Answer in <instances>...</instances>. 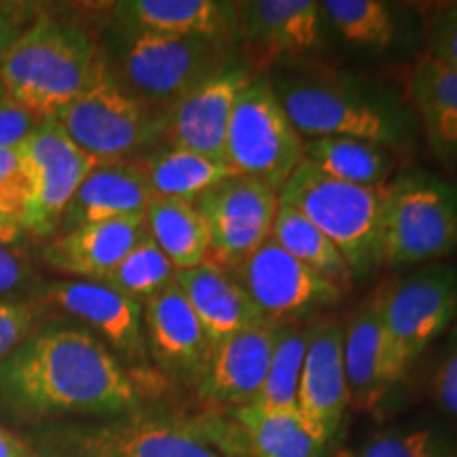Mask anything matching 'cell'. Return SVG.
<instances>
[{"label":"cell","instance_id":"6","mask_svg":"<svg viewBox=\"0 0 457 457\" xmlns=\"http://www.w3.org/2000/svg\"><path fill=\"white\" fill-rule=\"evenodd\" d=\"M384 188L347 185L313 168L310 162L279 188L278 199L327 236L353 273V279L369 278L379 270V210Z\"/></svg>","mask_w":457,"mask_h":457},{"label":"cell","instance_id":"18","mask_svg":"<svg viewBox=\"0 0 457 457\" xmlns=\"http://www.w3.org/2000/svg\"><path fill=\"white\" fill-rule=\"evenodd\" d=\"M142 320L159 362L171 373L202 379L212 356V343L179 284H170L146 301L142 305Z\"/></svg>","mask_w":457,"mask_h":457},{"label":"cell","instance_id":"24","mask_svg":"<svg viewBox=\"0 0 457 457\" xmlns=\"http://www.w3.org/2000/svg\"><path fill=\"white\" fill-rule=\"evenodd\" d=\"M47 299L98 330L119 352L134 356L142 350V305L117 290L91 279H66L49 286Z\"/></svg>","mask_w":457,"mask_h":457},{"label":"cell","instance_id":"36","mask_svg":"<svg viewBox=\"0 0 457 457\" xmlns=\"http://www.w3.org/2000/svg\"><path fill=\"white\" fill-rule=\"evenodd\" d=\"M426 60L457 72V3L441 4L424 24Z\"/></svg>","mask_w":457,"mask_h":457},{"label":"cell","instance_id":"29","mask_svg":"<svg viewBox=\"0 0 457 457\" xmlns=\"http://www.w3.org/2000/svg\"><path fill=\"white\" fill-rule=\"evenodd\" d=\"M253 457H324L327 447L303 420L299 409L261 404L233 411Z\"/></svg>","mask_w":457,"mask_h":457},{"label":"cell","instance_id":"39","mask_svg":"<svg viewBox=\"0 0 457 457\" xmlns=\"http://www.w3.org/2000/svg\"><path fill=\"white\" fill-rule=\"evenodd\" d=\"M32 312L21 303L0 301V362L9 358L30 328Z\"/></svg>","mask_w":457,"mask_h":457},{"label":"cell","instance_id":"33","mask_svg":"<svg viewBox=\"0 0 457 457\" xmlns=\"http://www.w3.org/2000/svg\"><path fill=\"white\" fill-rule=\"evenodd\" d=\"M176 270L168 256H165L153 237L145 231L138 244L123 256V261L108 271L100 284L117 290L119 295L145 305L153 296L174 284Z\"/></svg>","mask_w":457,"mask_h":457},{"label":"cell","instance_id":"35","mask_svg":"<svg viewBox=\"0 0 457 457\" xmlns=\"http://www.w3.org/2000/svg\"><path fill=\"white\" fill-rule=\"evenodd\" d=\"M28 174L21 146L0 151V216L21 227L28 205Z\"/></svg>","mask_w":457,"mask_h":457},{"label":"cell","instance_id":"40","mask_svg":"<svg viewBox=\"0 0 457 457\" xmlns=\"http://www.w3.org/2000/svg\"><path fill=\"white\" fill-rule=\"evenodd\" d=\"M26 9L20 4H0V62L26 30Z\"/></svg>","mask_w":457,"mask_h":457},{"label":"cell","instance_id":"26","mask_svg":"<svg viewBox=\"0 0 457 457\" xmlns=\"http://www.w3.org/2000/svg\"><path fill=\"white\" fill-rule=\"evenodd\" d=\"M85 447L91 457H220L195 432L163 421L104 428Z\"/></svg>","mask_w":457,"mask_h":457},{"label":"cell","instance_id":"8","mask_svg":"<svg viewBox=\"0 0 457 457\" xmlns=\"http://www.w3.org/2000/svg\"><path fill=\"white\" fill-rule=\"evenodd\" d=\"M303 146L305 140L296 134L267 77L254 74L233 108L225 163L236 174L267 182L279 193L303 163Z\"/></svg>","mask_w":457,"mask_h":457},{"label":"cell","instance_id":"28","mask_svg":"<svg viewBox=\"0 0 457 457\" xmlns=\"http://www.w3.org/2000/svg\"><path fill=\"white\" fill-rule=\"evenodd\" d=\"M303 159L330 179L367 188H384L396 168L387 146L343 136L305 140Z\"/></svg>","mask_w":457,"mask_h":457},{"label":"cell","instance_id":"34","mask_svg":"<svg viewBox=\"0 0 457 457\" xmlns=\"http://www.w3.org/2000/svg\"><path fill=\"white\" fill-rule=\"evenodd\" d=\"M356 457H457V438L445 426H404L377 432Z\"/></svg>","mask_w":457,"mask_h":457},{"label":"cell","instance_id":"25","mask_svg":"<svg viewBox=\"0 0 457 457\" xmlns=\"http://www.w3.org/2000/svg\"><path fill=\"white\" fill-rule=\"evenodd\" d=\"M409 96L432 155L457 171V72L436 62H420Z\"/></svg>","mask_w":457,"mask_h":457},{"label":"cell","instance_id":"32","mask_svg":"<svg viewBox=\"0 0 457 457\" xmlns=\"http://www.w3.org/2000/svg\"><path fill=\"white\" fill-rule=\"evenodd\" d=\"M310 330L312 322L278 327L265 384H262L259 400L254 404H261L265 409H296V394H299Z\"/></svg>","mask_w":457,"mask_h":457},{"label":"cell","instance_id":"17","mask_svg":"<svg viewBox=\"0 0 457 457\" xmlns=\"http://www.w3.org/2000/svg\"><path fill=\"white\" fill-rule=\"evenodd\" d=\"M276 335V324L262 322L214 345L199 379L202 396L233 411L254 404L265 384Z\"/></svg>","mask_w":457,"mask_h":457},{"label":"cell","instance_id":"16","mask_svg":"<svg viewBox=\"0 0 457 457\" xmlns=\"http://www.w3.org/2000/svg\"><path fill=\"white\" fill-rule=\"evenodd\" d=\"M322 26L345 47L360 54L386 55L413 51L424 43V24L409 4L387 0H322Z\"/></svg>","mask_w":457,"mask_h":457},{"label":"cell","instance_id":"22","mask_svg":"<svg viewBox=\"0 0 457 457\" xmlns=\"http://www.w3.org/2000/svg\"><path fill=\"white\" fill-rule=\"evenodd\" d=\"M153 195L134 162H98L68 204L62 227L71 231L89 222L145 216Z\"/></svg>","mask_w":457,"mask_h":457},{"label":"cell","instance_id":"10","mask_svg":"<svg viewBox=\"0 0 457 457\" xmlns=\"http://www.w3.org/2000/svg\"><path fill=\"white\" fill-rule=\"evenodd\" d=\"M265 322H310L318 312L345 299V290L290 256L271 236L228 270Z\"/></svg>","mask_w":457,"mask_h":457},{"label":"cell","instance_id":"1","mask_svg":"<svg viewBox=\"0 0 457 457\" xmlns=\"http://www.w3.org/2000/svg\"><path fill=\"white\" fill-rule=\"evenodd\" d=\"M273 94L303 140H370L390 151L417 146V114L396 91L373 79L341 71H273Z\"/></svg>","mask_w":457,"mask_h":457},{"label":"cell","instance_id":"23","mask_svg":"<svg viewBox=\"0 0 457 457\" xmlns=\"http://www.w3.org/2000/svg\"><path fill=\"white\" fill-rule=\"evenodd\" d=\"M112 15L128 30L237 41L233 3L220 0H123Z\"/></svg>","mask_w":457,"mask_h":457},{"label":"cell","instance_id":"15","mask_svg":"<svg viewBox=\"0 0 457 457\" xmlns=\"http://www.w3.org/2000/svg\"><path fill=\"white\" fill-rule=\"evenodd\" d=\"M253 77L248 68L236 64L188 91L168 114V128L163 134L168 145L225 162L233 108Z\"/></svg>","mask_w":457,"mask_h":457},{"label":"cell","instance_id":"45","mask_svg":"<svg viewBox=\"0 0 457 457\" xmlns=\"http://www.w3.org/2000/svg\"><path fill=\"white\" fill-rule=\"evenodd\" d=\"M4 100H9V94H7V87H4V83L0 81V104H3Z\"/></svg>","mask_w":457,"mask_h":457},{"label":"cell","instance_id":"44","mask_svg":"<svg viewBox=\"0 0 457 457\" xmlns=\"http://www.w3.org/2000/svg\"><path fill=\"white\" fill-rule=\"evenodd\" d=\"M333 457H356V453H353V451H350V449H337Z\"/></svg>","mask_w":457,"mask_h":457},{"label":"cell","instance_id":"5","mask_svg":"<svg viewBox=\"0 0 457 457\" xmlns=\"http://www.w3.org/2000/svg\"><path fill=\"white\" fill-rule=\"evenodd\" d=\"M457 248V182L413 168L384 187L379 262L411 270L441 262Z\"/></svg>","mask_w":457,"mask_h":457},{"label":"cell","instance_id":"12","mask_svg":"<svg viewBox=\"0 0 457 457\" xmlns=\"http://www.w3.org/2000/svg\"><path fill=\"white\" fill-rule=\"evenodd\" d=\"M210 231V256L231 270L271 236L278 191L267 182L233 174L195 202Z\"/></svg>","mask_w":457,"mask_h":457},{"label":"cell","instance_id":"3","mask_svg":"<svg viewBox=\"0 0 457 457\" xmlns=\"http://www.w3.org/2000/svg\"><path fill=\"white\" fill-rule=\"evenodd\" d=\"M102 68L104 55L85 28L41 15L0 62V81L17 104L41 119H57Z\"/></svg>","mask_w":457,"mask_h":457},{"label":"cell","instance_id":"27","mask_svg":"<svg viewBox=\"0 0 457 457\" xmlns=\"http://www.w3.org/2000/svg\"><path fill=\"white\" fill-rule=\"evenodd\" d=\"M134 163L145 174L153 195L193 204L219 182L236 174L220 159L176 146L148 153L145 157L134 159Z\"/></svg>","mask_w":457,"mask_h":457},{"label":"cell","instance_id":"42","mask_svg":"<svg viewBox=\"0 0 457 457\" xmlns=\"http://www.w3.org/2000/svg\"><path fill=\"white\" fill-rule=\"evenodd\" d=\"M0 457H34V453L21 438L0 428Z\"/></svg>","mask_w":457,"mask_h":457},{"label":"cell","instance_id":"38","mask_svg":"<svg viewBox=\"0 0 457 457\" xmlns=\"http://www.w3.org/2000/svg\"><path fill=\"white\" fill-rule=\"evenodd\" d=\"M43 119L28 111L13 100H4L0 104V151L3 148H17L38 128Z\"/></svg>","mask_w":457,"mask_h":457},{"label":"cell","instance_id":"7","mask_svg":"<svg viewBox=\"0 0 457 457\" xmlns=\"http://www.w3.org/2000/svg\"><path fill=\"white\" fill-rule=\"evenodd\" d=\"M66 134L96 162H134L163 138L168 114L155 112L119 87L106 60L98 79L57 117Z\"/></svg>","mask_w":457,"mask_h":457},{"label":"cell","instance_id":"43","mask_svg":"<svg viewBox=\"0 0 457 457\" xmlns=\"http://www.w3.org/2000/svg\"><path fill=\"white\" fill-rule=\"evenodd\" d=\"M20 231H21L20 225H15V222L7 220L4 216H0V244L17 242V237H20Z\"/></svg>","mask_w":457,"mask_h":457},{"label":"cell","instance_id":"2","mask_svg":"<svg viewBox=\"0 0 457 457\" xmlns=\"http://www.w3.org/2000/svg\"><path fill=\"white\" fill-rule=\"evenodd\" d=\"M3 381L21 403L38 411L123 413L136 390L111 352L77 328L45 330L11 353Z\"/></svg>","mask_w":457,"mask_h":457},{"label":"cell","instance_id":"4","mask_svg":"<svg viewBox=\"0 0 457 457\" xmlns=\"http://www.w3.org/2000/svg\"><path fill=\"white\" fill-rule=\"evenodd\" d=\"M228 38L171 37L121 28L108 72L125 94L151 111L170 114L191 89L216 72L236 66Z\"/></svg>","mask_w":457,"mask_h":457},{"label":"cell","instance_id":"41","mask_svg":"<svg viewBox=\"0 0 457 457\" xmlns=\"http://www.w3.org/2000/svg\"><path fill=\"white\" fill-rule=\"evenodd\" d=\"M26 265L17 256L9 244H0V295L9 293L24 282Z\"/></svg>","mask_w":457,"mask_h":457},{"label":"cell","instance_id":"9","mask_svg":"<svg viewBox=\"0 0 457 457\" xmlns=\"http://www.w3.org/2000/svg\"><path fill=\"white\" fill-rule=\"evenodd\" d=\"M375 301L403 377L457 322V265L417 267Z\"/></svg>","mask_w":457,"mask_h":457},{"label":"cell","instance_id":"14","mask_svg":"<svg viewBox=\"0 0 457 457\" xmlns=\"http://www.w3.org/2000/svg\"><path fill=\"white\" fill-rule=\"evenodd\" d=\"M347 404L350 390L343 362V327L337 320H313L296 409L327 449L339 434Z\"/></svg>","mask_w":457,"mask_h":457},{"label":"cell","instance_id":"37","mask_svg":"<svg viewBox=\"0 0 457 457\" xmlns=\"http://www.w3.org/2000/svg\"><path fill=\"white\" fill-rule=\"evenodd\" d=\"M434 400L449 417L457 420V322L449 328L432 377Z\"/></svg>","mask_w":457,"mask_h":457},{"label":"cell","instance_id":"21","mask_svg":"<svg viewBox=\"0 0 457 457\" xmlns=\"http://www.w3.org/2000/svg\"><path fill=\"white\" fill-rule=\"evenodd\" d=\"M174 282L191 303L212 350L227 337L265 322L233 273L212 261L176 271Z\"/></svg>","mask_w":457,"mask_h":457},{"label":"cell","instance_id":"20","mask_svg":"<svg viewBox=\"0 0 457 457\" xmlns=\"http://www.w3.org/2000/svg\"><path fill=\"white\" fill-rule=\"evenodd\" d=\"M343 362L350 404L356 409H373L400 379L377 301L358 310L343 327Z\"/></svg>","mask_w":457,"mask_h":457},{"label":"cell","instance_id":"13","mask_svg":"<svg viewBox=\"0 0 457 457\" xmlns=\"http://www.w3.org/2000/svg\"><path fill=\"white\" fill-rule=\"evenodd\" d=\"M237 41L256 68L312 54L322 38L316 0H244L233 3Z\"/></svg>","mask_w":457,"mask_h":457},{"label":"cell","instance_id":"31","mask_svg":"<svg viewBox=\"0 0 457 457\" xmlns=\"http://www.w3.org/2000/svg\"><path fill=\"white\" fill-rule=\"evenodd\" d=\"M271 237L282 248L303 265L320 273L324 279L339 286L341 290L350 293L353 284V273L335 244L324 236L320 228L312 225L305 216H301L295 208L279 202L276 220H273Z\"/></svg>","mask_w":457,"mask_h":457},{"label":"cell","instance_id":"11","mask_svg":"<svg viewBox=\"0 0 457 457\" xmlns=\"http://www.w3.org/2000/svg\"><path fill=\"white\" fill-rule=\"evenodd\" d=\"M21 153L30 187L21 228L49 237L62 227L68 204L98 162L74 145L57 119H43Z\"/></svg>","mask_w":457,"mask_h":457},{"label":"cell","instance_id":"19","mask_svg":"<svg viewBox=\"0 0 457 457\" xmlns=\"http://www.w3.org/2000/svg\"><path fill=\"white\" fill-rule=\"evenodd\" d=\"M145 216L114 219L74 227L45 248V261L55 271L100 282L145 236Z\"/></svg>","mask_w":457,"mask_h":457},{"label":"cell","instance_id":"30","mask_svg":"<svg viewBox=\"0 0 457 457\" xmlns=\"http://www.w3.org/2000/svg\"><path fill=\"white\" fill-rule=\"evenodd\" d=\"M146 231L176 271L193 270L210 256V231L193 202L155 197L148 205Z\"/></svg>","mask_w":457,"mask_h":457}]
</instances>
